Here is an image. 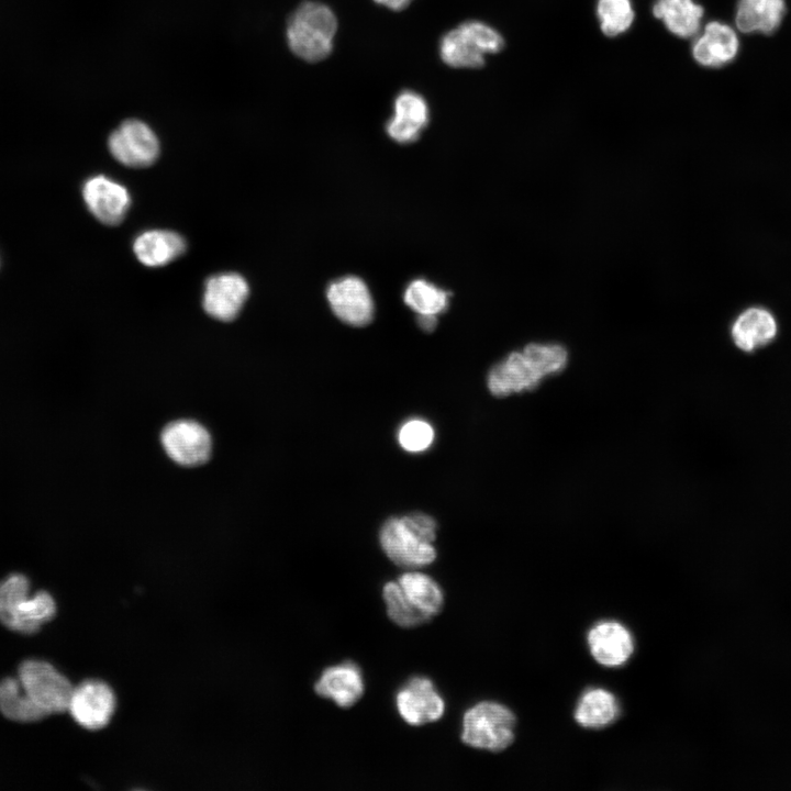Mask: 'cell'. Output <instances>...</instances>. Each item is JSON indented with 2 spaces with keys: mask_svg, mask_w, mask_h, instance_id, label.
<instances>
[{
  "mask_svg": "<svg viewBox=\"0 0 791 791\" xmlns=\"http://www.w3.org/2000/svg\"><path fill=\"white\" fill-rule=\"evenodd\" d=\"M568 364L569 352L561 343L532 342L493 365L487 387L498 398L533 391L546 379L560 375Z\"/></svg>",
  "mask_w": 791,
  "mask_h": 791,
  "instance_id": "6da1fadb",
  "label": "cell"
},
{
  "mask_svg": "<svg viewBox=\"0 0 791 791\" xmlns=\"http://www.w3.org/2000/svg\"><path fill=\"white\" fill-rule=\"evenodd\" d=\"M389 619L400 627L412 628L428 623L444 606V592L430 576L409 571L382 589Z\"/></svg>",
  "mask_w": 791,
  "mask_h": 791,
  "instance_id": "7a4b0ae2",
  "label": "cell"
},
{
  "mask_svg": "<svg viewBox=\"0 0 791 791\" xmlns=\"http://www.w3.org/2000/svg\"><path fill=\"white\" fill-rule=\"evenodd\" d=\"M437 524L424 513L390 517L379 532V542L388 558L403 568H421L437 556L433 542Z\"/></svg>",
  "mask_w": 791,
  "mask_h": 791,
  "instance_id": "3957f363",
  "label": "cell"
},
{
  "mask_svg": "<svg viewBox=\"0 0 791 791\" xmlns=\"http://www.w3.org/2000/svg\"><path fill=\"white\" fill-rule=\"evenodd\" d=\"M336 30V16L327 5L316 1H304L288 19L287 44L300 59L317 63L332 53Z\"/></svg>",
  "mask_w": 791,
  "mask_h": 791,
  "instance_id": "277c9868",
  "label": "cell"
},
{
  "mask_svg": "<svg viewBox=\"0 0 791 791\" xmlns=\"http://www.w3.org/2000/svg\"><path fill=\"white\" fill-rule=\"evenodd\" d=\"M56 613L54 598L41 590L30 594V581L21 573H12L0 582V621L8 628L36 633Z\"/></svg>",
  "mask_w": 791,
  "mask_h": 791,
  "instance_id": "5b68a950",
  "label": "cell"
},
{
  "mask_svg": "<svg viewBox=\"0 0 791 791\" xmlns=\"http://www.w3.org/2000/svg\"><path fill=\"white\" fill-rule=\"evenodd\" d=\"M504 46L502 35L477 20L465 21L445 33L439 41L442 60L453 68H480L486 55L499 53Z\"/></svg>",
  "mask_w": 791,
  "mask_h": 791,
  "instance_id": "8992f818",
  "label": "cell"
},
{
  "mask_svg": "<svg viewBox=\"0 0 791 791\" xmlns=\"http://www.w3.org/2000/svg\"><path fill=\"white\" fill-rule=\"evenodd\" d=\"M515 716L497 702H480L463 716L461 742L472 748L502 751L514 740Z\"/></svg>",
  "mask_w": 791,
  "mask_h": 791,
  "instance_id": "52a82bcc",
  "label": "cell"
},
{
  "mask_svg": "<svg viewBox=\"0 0 791 791\" xmlns=\"http://www.w3.org/2000/svg\"><path fill=\"white\" fill-rule=\"evenodd\" d=\"M18 673L23 690L46 716L67 711L74 687L53 665L27 659Z\"/></svg>",
  "mask_w": 791,
  "mask_h": 791,
  "instance_id": "ba28073f",
  "label": "cell"
},
{
  "mask_svg": "<svg viewBox=\"0 0 791 791\" xmlns=\"http://www.w3.org/2000/svg\"><path fill=\"white\" fill-rule=\"evenodd\" d=\"M112 156L127 167H148L159 155V141L148 124L137 119L123 121L109 136Z\"/></svg>",
  "mask_w": 791,
  "mask_h": 791,
  "instance_id": "9c48e42d",
  "label": "cell"
},
{
  "mask_svg": "<svg viewBox=\"0 0 791 791\" xmlns=\"http://www.w3.org/2000/svg\"><path fill=\"white\" fill-rule=\"evenodd\" d=\"M396 706L401 718L412 726L436 722L445 713V701L435 684L421 676L410 678L398 690Z\"/></svg>",
  "mask_w": 791,
  "mask_h": 791,
  "instance_id": "30bf717a",
  "label": "cell"
},
{
  "mask_svg": "<svg viewBox=\"0 0 791 791\" xmlns=\"http://www.w3.org/2000/svg\"><path fill=\"white\" fill-rule=\"evenodd\" d=\"M115 705L110 686L100 680H86L74 687L67 711L81 727L96 731L108 725Z\"/></svg>",
  "mask_w": 791,
  "mask_h": 791,
  "instance_id": "8fae6325",
  "label": "cell"
},
{
  "mask_svg": "<svg viewBox=\"0 0 791 791\" xmlns=\"http://www.w3.org/2000/svg\"><path fill=\"white\" fill-rule=\"evenodd\" d=\"M161 444L175 463L189 467L205 463L212 448L208 430L191 420H179L166 425L161 433Z\"/></svg>",
  "mask_w": 791,
  "mask_h": 791,
  "instance_id": "7c38bea8",
  "label": "cell"
},
{
  "mask_svg": "<svg viewBox=\"0 0 791 791\" xmlns=\"http://www.w3.org/2000/svg\"><path fill=\"white\" fill-rule=\"evenodd\" d=\"M326 298L333 313L353 326L367 325L374 316V301L363 279L346 276L331 282Z\"/></svg>",
  "mask_w": 791,
  "mask_h": 791,
  "instance_id": "4fadbf2b",
  "label": "cell"
},
{
  "mask_svg": "<svg viewBox=\"0 0 791 791\" xmlns=\"http://www.w3.org/2000/svg\"><path fill=\"white\" fill-rule=\"evenodd\" d=\"M246 280L235 272L220 274L209 278L203 294V309L212 317L229 322L242 310L247 297Z\"/></svg>",
  "mask_w": 791,
  "mask_h": 791,
  "instance_id": "5bb4252c",
  "label": "cell"
},
{
  "mask_svg": "<svg viewBox=\"0 0 791 791\" xmlns=\"http://www.w3.org/2000/svg\"><path fill=\"white\" fill-rule=\"evenodd\" d=\"M691 53L703 67L718 68L733 62L739 51V40L732 26L711 21L693 37Z\"/></svg>",
  "mask_w": 791,
  "mask_h": 791,
  "instance_id": "9a60e30c",
  "label": "cell"
},
{
  "mask_svg": "<svg viewBox=\"0 0 791 791\" xmlns=\"http://www.w3.org/2000/svg\"><path fill=\"white\" fill-rule=\"evenodd\" d=\"M430 109L424 97L416 91L402 90L394 99L393 114L388 120V135L400 144L416 141L428 124Z\"/></svg>",
  "mask_w": 791,
  "mask_h": 791,
  "instance_id": "2e32d148",
  "label": "cell"
},
{
  "mask_svg": "<svg viewBox=\"0 0 791 791\" xmlns=\"http://www.w3.org/2000/svg\"><path fill=\"white\" fill-rule=\"evenodd\" d=\"M82 196L90 212L107 225L121 223L131 203L127 190L104 176L90 178Z\"/></svg>",
  "mask_w": 791,
  "mask_h": 791,
  "instance_id": "e0dca14e",
  "label": "cell"
},
{
  "mask_svg": "<svg viewBox=\"0 0 791 791\" xmlns=\"http://www.w3.org/2000/svg\"><path fill=\"white\" fill-rule=\"evenodd\" d=\"M314 691L339 708H350L361 699L365 691L361 669L349 660L327 667L314 683Z\"/></svg>",
  "mask_w": 791,
  "mask_h": 791,
  "instance_id": "ac0fdd59",
  "label": "cell"
},
{
  "mask_svg": "<svg viewBox=\"0 0 791 791\" xmlns=\"http://www.w3.org/2000/svg\"><path fill=\"white\" fill-rule=\"evenodd\" d=\"M778 324L775 315L764 307H749L742 311L731 325L734 344L744 352L760 348L777 335Z\"/></svg>",
  "mask_w": 791,
  "mask_h": 791,
  "instance_id": "d6986e66",
  "label": "cell"
},
{
  "mask_svg": "<svg viewBox=\"0 0 791 791\" xmlns=\"http://www.w3.org/2000/svg\"><path fill=\"white\" fill-rule=\"evenodd\" d=\"M588 643L594 659L609 667L623 665L634 649L631 633L616 622L595 625L588 634Z\"/></svg>",
  "mask_w": 791,
  "mask_h": 791,
  "instance_id": "ffe728a7",
  "label": "cell"
},
{
  "mask_svg": "<svg viewBox=\"0 0 791 791\" xmlns=\"http://www.w3.org/2000/svg\"><path fill=\"white\" fill-rule=\"evenodd\" d=\"M653 14L673 35L690 38L701 30L704 9L693 0H656Z\"/></svg>",
  "mask_w": 791,
  "mask_h": 791,
  "instance_id": "44dd1931",
  "label": "cell"
},
{
  "mask_svg": "<svg viewBox=\"0 0 791 791\" xmlns=\"http://www.w3.org/2000/svg\"><path fill=\"white\" fill-rule=\"evenodd\" d=\"M133 249L142 264L158 267L181 256L186 250V242L175 232L153 230L141 234Z\"/></svg>",
  "mask_w": 791,
  "mask_h": 791,
  "instance_id": "7402d4cb",
  "label": "cell"
},
{
  "mask_svg": "<svg viewBox=\"0 0 791 791\" xmlns=\"http://www.w3.org/2000/svg\"><path fill=\"white\" fill-rule=\"evenodd\" d=\"M784 0H738L736 27L743 33H772L782 22Z\"/></svg>",
  "mask_w": 791,
  "mask_h": 791,
  "instance_id": "603a6c76",
  "label": "cell"
},
{
  "mask_svg": "<svg viewBox=\"0 0 791 791\" xmlns=\"http://www.w3.org/2000/svg\"><path fill=\"white\" fill-rule=\"evenodd\" d=\"M617 714L615 697L604 689H592L580 699L575 718L583 727L601 728L612 723Z\"/></svg>",
  "mask_w": 791,
  "mask_h": 791,
  "instance_id": "cb8c5ba5",
  "label": "cell"
},
{
  "mask_svg": "<svg viewBox=\"0 0 791 791\" xmlns=\"http://www.w3.org/2000/svg\"><path fill=\"white\" fill-rule=\"evenodd\" d=\"M0 711L9 720L36 722L46 717L23 690L19 678L7 677L0 681Z\"/></svg>",
  "mask_w": 791,
  "mask_h": 791,
  "instance_id": "d4e9b609",
  "label": "cell"
},
{
  "mask_svg": "<svg viewBox=\"0 0 791 791\" xmlns=\"http://www.w3.org/2000/svg\"><path fill=\"white\" fill-rule=\"evenodd\" d=\"M403 300L419 315H436L448 307V291L425 279H414L404 290Z\"/></svg>",
  "mask_w": 791,
  "mask_h": 791,
  "instance_id": "484cf974",
  "label": "cell"
},
{
  "mask_svg": "<svg viewBox=\"0 0 791 791\" xmlns=\"http://www.w3.org/2000/svg\"><path fill=\"white\" fill-rule=\"evenodd\" d=\"M597 15L606 36H619L632 26L635 12L632 0H598Z\"/></svg>",
  "mask_w": 791,
  "mask_h": 791,
  "instance_id": "4316f807",
  "label": "cell"
},
{
  "mask_svg": "<svg viewBox=\"0 0 791 791\" xmlns=\"http://www.w3.org/2000/svg\"><path fill=\"white\" fill-rule=\"evenodd\" d=\"M398 439L401 447L408 452H423L432 445L434 430L426 421L413 419L401 426Z\"/></svg>",
  "mask_w": 791,
  "mask_h": 791,
  "instance_id": "83f0119b",
  "label": "cell"
},
{
  "mask_svg": "<svg viewBox=\"0 0 791 791\" xmlns=\"http://www.w3.org/2000/svg\"><path fill=\"white\" fill-rule=\"evenodd\" d=\"M376 3L381 4L393 11L404 10L410 5L413 0H374Z\"/></svg>",
  "mask_w": 791,
  "mask_h": 791,
  "instance_id": "f1b7e54d",
  "label": "cell"
},
{
  "mask_svg": "<svg viewBox=\"0 0 791 791\" xmlns=\"http://www.w3.org/2000/svg\"><path fill=\"white\" fill-rule=\"evenodd\" d=\"M417 323L425 332H432L437 324L436 315H419Z\"/></svg>",
  "mask_w": 791,
  "mask_h": 791,
  "instance_id": "f546056e",
  "label": "cell"
}]
</instances>
